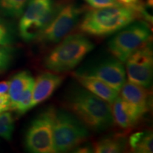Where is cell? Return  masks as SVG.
I'll return each instance as SVG.
<instances>
[{
    "mask_svg": "<svg viewBox=\"0 0 153 153\" xmlns=\"http://www.w3.org/2000/svg\"><path fill=\"white\" fill-rule=\"evenodd\" d=\"M34 81L30 72L26 70L16 74L9 80L8 94L10 99V110H12L23 92Z\"/></svg>",
    "mask_w": 153,
    "mask_h": 153,
    "instance_id": "cell-15",
    "label": "cell"
},
{
    "mask_svg": "<svg viewBox=\"0 0 153 153\" xmlns=\"http://www.w3.org/2000/svg\"><path fill=\"white\" fill-rule=\"evenodd\" d=\"M30 0H0V14L7 17L22 16Z\"/></svg>",
    "mask_w": 153,
    "mask_h": 153,
    "instance_id": "cell-18",
    "label": "cell"
},
{
    "mask_svg": "<svg viewBox=\"0 0 153 153\" xmlns=\"http://www.w3.org/2000/svg\"><path fill=\"white\" fill-rule=\"evenodd\" d=\"M108 41V49L120 62H125L133 53L150 41L151 30L143 21L133 22L116 32Z\"/></svg>",
    "mask_w": 153,
    "mask_h": 153,
    "instance_id": "cell-5",
    "label": "cell"
},
{
    "mask_svg": "<svg viewBox=\"0 0 153 153\" xmlns=\"http://www.w3.org/2000/svg\"><path fill=\"white\" fill-rule=\"evenodd\" d=\"M14 131V118L11 113H0V137L11 140Z\"/></svg>",
    "mask_w": 153,
    "mask_h": 153,
    "instance_id": "cell-19",
    "label": "cell"
},
{
    "mask_svg": "<svg viewBox=\"0 0 153 153\" xmlns=\"http://www.w3.org/2000/svg\"><path fill=\"white\" fill-rule=\"evenodd\" d=\"M53 0H30L22 14L19 24V35L29 41L30 33L36 23L53 7Z\"/></svg>",
    "mask_w": 153,
    "mask_h": 153,
    "instance_id": "cell-10",
    "label": "cell"
},
{
    "mask_svg": "<svg viewBox=\"0 0 153 153\" xmlns=\"http://www.w3.org/2000/svg\"><path fill=\"white\" fill-rule=\"evenodd\" d=\"M55 109L48 107L42 111L28 126L25 135V146L33 153L55 152L53 122Z\"/></svg>",
    "mask_w": 153,
    "mask_h": 153,
    "instance_id": "cell-6",
    "label": "cell"
},
{
    "mask_svg": "<svg viewBox=\"0 0 153 153\" xmlns=\"http://www.w3.org/2000/svg\"><path fill=\"white\" fill-rule=\"evenodd\" d=\"M119 93L120 98L137 108L143 115L150 109V94L147 88L128 81L122 86Z\"/></svg>",
    "mask_w": 153,
    "mask_h": 153,
    "instance_id": "cell-13",
    "label": "cell"
},
{
    "mask_svg": "<svg viewBox=\"0 0 153 153\" xmlns=\"http://www.w3.org/2000/svg\"><path fill=\"white\" fill-rule=\"evenodd\" d=\"M111 109L114 122L123 129L133 127L143 116L137 108L118 96L111 104Z\"/></svg>",
    "mask_w": 153,
    "mask_h": 153,
    "instance_id": "cell-12",
    "label": "cell"
},
{
    "mask_svg": "<svg viewBox=\"0 0 153 153\" xmlns=\"http://www.w3.org/2000/svg\"><path fill=\"white\" fill-rule=\"evenodd\" d=\"M9 89V81L0 82V94L7 93Z\"/></svg>",
    "mask_w": 153,
    "mask_h": 153,
    "instance_id": "cell-26",
    "label": "cell"
},
{
    "mask_svg": "<svg viewBox=\"0 0 153 153\" xmlns=\"http://www.w3.org/2000/svg\"><path fill=\"white\" fill-rule=\"evenodd\" d=\"M33 85L34 82L28 86L27 89L23 92L19 101L14 105L11 111H15L19 114H24L30 109Z\"/></svg>",
    "mask_w": 153,
    "mask_h": 153,
    "instance_id": "cell-20",
    "label": "cell"
},
{
    "mask_svg": "<svg viewBox=\"0 0 153 153\" xmlns=\"http://www.w3.org/2000/svg\"><path fill=\"white\" fill-rule=\"evenodd\" d=\"M89 136L87 127L69 111L55 109L53 122L55 152H68L79 147Z\"/></svg>",
    "mask_w": 153,
    "mask_h": 153,
    "instance_id": "cell-4",
    "label": "cell"
},
{
    "mask_svg": "<svg viewBox=\"0 0 153 153\" xmlns=\"http://www.w3.org/2000/svg\"><path fill=\"white\" fill-rule=\"evenodd\" d=\"M148 4L149 7H152V0H148Z\"/></svg>",
    "mask_w": 153,
    "mask_h": 153,
    "instance_id": "cell-27",
    "label": "cell"
},
{
    "mask_svg": "<svg viewBox=\"0 0 153 153\" xmlns=\"http://www.w3.org/2000/svg\"><path fill=\"white\" fill-rule=\"evenodd\" d=\"M82 12V9L75 4H63L54 19L36 39L43 45L59 43L75 27Z\"/></svg>",
    "mask_w": 153,
    "mask_h": 153,
    "instance_id": "cell-7",
    "label": "cell"
},
{
    "mask_svg": "<svg viewBox=\"0 0 153 153\" xmlns=\"http://www.w3.org/2000/svg\"><path fill=\"white\" fill-rule=\"evenodd\" d=\"M64 77L51 72H43L34 81L30 108L45 101L62 83Z\"/></svg>",
    "mask_w": 153,
    "mask_h": 153,
    "instance_id": "cell-11",
    "label": "cell"
},
{
    "mask_svg": "<svg viewBox=\"0 0 153 153\" xmlns=\"http://www.w3.org/2000/svg\"><path fill=\"white\" fill-rule=\"evenodd\" d=\"M14 49L11 45H0V74L10 67L14 59Z\"/></svg>",
    "mask_w": 153,
    "mask_h": 153,
    "instance_id": "cell-21",
    "label": "cell"
},
{
    "mask_svg": "<svg viewBox=\"0 0 153 153\" xmlns=\"http://www.w3.org/2000/svg\"><path fill=\"white\" fill-rule=\"evenodd\" d=\"M128 81L149 89L152 84L153 54L149 41L125 62Z\"/></svg>",
    "mask_w": 153,
    "mask_h": 153,
    "instance_id": "cell-9",
    "label": "cell"
},
{
    "mask_svg": "<svg viewBox=\"0 0 153 153\" xmlns=\"http://www.w3.org/2000/svg\"><path fill=\"white\" fill-rule=\"evenodd\" d=\"M85 1L88 4L90 5L93 9L123 6L116 0H85Z\"/></svg>",
    "mask_w": 153,
    "mask_h": 153,
    "instance_id": "cell-24",
    "label": "cell"
},
{
    "mask_svg": "<svg viewBox=\"0 0 153 153\" xmlns=\"http://www.w3.org/2000/svg\"><path fill=\"white\" fill-rule=\"evenodd\" d=\"M65 101L69 111L79 118L88 129L102 132L114 125L110 104L83 87H72L66 94Z\"/></svg>",
    "mask_w": 153,
    "mask_h": 153,
    "instance_id": "cell-1",
    "label": "cell"
},
{
    "mask_svg": "<svg viewBox=\"0 0 153 153\" xmlns=\"http://www.w3.org/2000/svg\"><path fill=\"white\" fill-rule=\"evenodd\" d=\"M94 48L92 42L82 34L69 35L45 57L43 66L60 73L75 68Z\"/></svg>",
    "mask_w": 153,
    "mask_h": 153,
    "instance_id": "cell-3",
    "label": "cell"
},
{
    "mask_svg": "<svg viewBox=\"0 0 153 153\" xmlns=\"http://www.w3.org/2000/svg\"><path fill=\"white\" fill-rule=\"evenodd\" d=\"M73 75L85 76L101 80L118 92L126 82L124 66L122 62L115 57L83 67L74 72Z\"/></svg>",
    "mask_w": 153,
    "mask_h": 153,
    "instance_id": "cell-8",
    "label": "cell"
},
{
    "mask_svg": "<svg viewBox=\"0 0 153 153\" xmlns=\"http://www.w3.org/2000/svg\"><path fill=\"white\" fill-rule=\"evenodd\" d=\"M138 14L124 6L93 9L84 16L79 30L84 33L99 37L112 35L135 22Z\"/></svg>",
    "mask_w": 153,
    "mask_h": 153,
    "instance_id": "cell-2",
    "label": "cell"
},
{
    "mask_svg": "<svg viewBox=\"0 0 153 153\" xmlns=\"http://www.w3.org/2000/svg\"><path fill=\"white\" fill-rule=\"evenodd\" d=\"M10 110V99L8 93L0 94V113Z\"/></svg>",
    "mask_w": 153,
    "mask_h": 153,
    "instance_id": "cell-25",
    "label": "cell"
},
{
    "mask_svg": "<svg viewBox=\"0 0 153 153\" xmlns=\"http://www.w3.org/2000/svg\"><path fill=\"white\" fill-rule=\"evenodd\" d=\"M124 7L133 9L139 14L143 15L146 19L150 21V16L145 11L142 0H116Z\"/></svg>",
    "mask_w": 153,
    "mask_h": 153,
    "instance_id": "cell-22",
    "label": "cell"
},
{
    "mask_svg": "<svg viewBox=\"0 0 153 153\" xmlns=\"http://www.w3.org/2000/svg\"><path fill=\"white\" fill-rule=\"evenodd\" d=\"M129 145L132 151L137 153L153 152V135L149 131L136 132L129 138Z\"/></svg>",
    "mask_w": 153,
    "mask_h": 153,
    "instance_id": "cell-17",
    "label": "cell"
},
{
    "mask_svg": "<svg viewBox=\"0 0 153 153\" xmlns=\"http://www.w3.org/2000/svg\"><path fill=\"white\" fill-rule=\"evenodd\" d=\"M14 42L12 32L7 24L0 20V45H11Z\"/></svg>",
    "mask_w": 153,
    "mask_h": 153,
    "instance_id": "cell-23",
    "label": "cell"
},
{
    "mask_svg": "<svg viewBox=\"0 0 153 153\" xmlns=\"http://www.w3.org/2000/svg\"><path fill=\"white\" fill-rule=\"evenodd\" d=\"M74 76L82 87L108 102L109 104L116 99L119 94L118 91L115 90L101 80L85 76L74 75Z\"/></svg>",
    "mask_w": 153,
    "mask_h": 153,
    "instance_id": "cell-14",
    "label": "cell"
},
{
    "mask_svg": "<svg viewBox=\"0 0 153 153\" xmlns=\"http://www.w3.org/2000/svg\"><path fill=\"white\" fill-rule=\"evenodd\" d=\"M126 143L127 140L123 135H109L94 143L92 150L96 153L122 152L126 149Z\"/></svg>",
    "mask_w": 153,
    "mask_h": 153,
    "instance_id": "cell-16",
    "label": "cell"
}]
</instances>
